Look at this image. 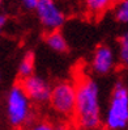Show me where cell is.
I'll return each mask as SVG.
<instances>
[{"label": "cell", "instance_id": "7a4b0ae2", "mask_svg": "<svg viewBox=\"0 0 128 130\" xmlns=\"http://www.w3.org/2000/svg\"><path fill=\"white\" fill-rule=\"evenodd\" d=\"M106 130H127L128 126V89L123 82H118L110 97L106 116L102 118Z\"/></svg>", "mask_w": 128, "mask_h": 130}, {"label": "cell", "instance_id": "ba28073f", "mask_svg": "<svg viewBox=\"0 0 128 130\" xmlns=\"http://www.w3.org/2000/svg\"><path fill=\"white\" fill-rule=\"evenodd\" d=\"M44 41H46L47 46L50 49H52L56 53H65L68 50V42H67L65 37L63 36V33L60 30L48 32L46 37H44Z\"/></svg>", "mask_w": 128, "mask_h": 130}, {"label": "cell", "instance_id": "9c48e42d", "mask_svg": "<svg viewBox=\"0 0 128 130\" xmlns=\"http://www.w3.org/2000/svg\"><path fill=\"white\" fill-rule=\"evenodd\" d=\"M115 2L116 0H85V7L93 17H97L103 14L111 7H114Z\"/></svg>", "mask_w": 128, "mask_h": 130}, {"label": "cell", "instance_id": "8992f818", "mask_svg": "<svg viewBox=\"0 0 128 130\" xmlns=\"http://www.w3.org/2000/svg\"><path fill=\"white\" fill-rule=\"evenodd\" d=\"M20 87L29 97L30 101L37 104L48 103V99L51 95V86L41 76H37L33 74L28 78L21 79Z\"/></svg>", "mask_w": 128, "mask_h": 130}, {"label": "cell", "instance_id": "5bb4252c", "mask_svg": "<svg viewBox=\"0 0 128 130\" xmlns=\"http://www.w3.org/2000/svg\"><path fill=\"white\" fill-rule=\"evenodd\" d=\"M21 2H22V4H24L28 9H34L37 3H38L39 0H21Z\"/></svg>", "mask_w": 128, "mask_h": 130}, {"label": "cell", "instance_id": "5b68a950", "mask_svg": "<svg viewBox=\"0 0 128 130\" xmlns=\"http://www.w3.org/2000/svg\"><path fill=\"white\" fill-rule=\"evenodd\" d=\"M35 12L41 25L47 30H59L65 22V13L56 0H39L35 5Z\"/></svg>", "mask_w": 128, "mask_h": 130}, {"label": "cell", "instance_id": "e0dca14e", "mask_svg": "<svg viewBox=\"0 0 128 130\" xmlns=\"http://www.w3.org/2000/svg\"><path fill=\"white\" fill-rule=\"evenodd\" d=\"M116 2H120V0H116Z\"/></svg>", "mask_w": 128, "mask_h": 130}, {"label": "cell", "instance_id": "2e32d148", "mask_svg": "<svg viewBox=\"0 0 128 130\" xmlns=\"http://www.w3.org/2000/svg\"><path fill=\"white\" fill-rule=\"evenodd\" d=\"M2 3H3V0H0V4H2Z\"/></svg>", "mask_w": 128, "mask_h": 130}, {"label": "cell", "instance_id": "6da1fadb", "mask_svg": "<svg viewBox=\"0 0 128 130\" xmlns=\"http://www.w3.org/2000/svg\"><path fill=\"white\" fill-rule=\"evenodd\" d=\"M76 84V103L73 118L80 129L95 130L102 125L101 93L97 82L89 76H80Z\"/></svg>", "mask_w": 128, "mask_h": 130}, {"label": "cell", "instance_id": "9a60e30c", "mask_svg": "<svg viewBox=\"0 0 128 130\" xmlns=\"http://www.w3.org/2000/svg\"><path fill=\"white\" fill-rule=\"evenodd\" d=\"M7 22H8V19H7V16L4 13H0V32L5 28Z\"/></svg>", "mask_w": 128, "mask_h": 130}, {"label": "cell", "instance_id": "52a82bcc", "mask_svg": "<svg viewBox=\"0 0 128 130\" xmlns=\"http://www.w3.org/2000/svg\"><path fill=\"white\" fill-rule=\"evenodd\" d=\"M115 67V54L107 45H99L92 58V70L98 75H106Z\"/></svg>", "mask_w": 128, "mask_h": 130}, {"label": "cell", "instance_id": "30bf717a", "mask_svg": "<svg viewBox=\"0 0 128 130\" xmlns=\"http://www.w3.org/2000/svg\"><path fill=\"white\" fill-rule=\"evenodd\" d=\"M33 74H34V54L32 51H29L21 59V62L18 64V76L21 79H24Z\"/></svg>", "mask_w": 128, "mask_h": 130}, {"label": "cell", "instance_id": "4fadbf2b", "mask_svg": "<svg viewBox=\"0 0 128 130\" xmlns=\"http://www.w3.org/2000/svg\"><path fill=\"white\" fill-rule=\"evenodd\" d=\"M119 59L123 66L128 63V34H123L119 40Z\"/></svg>", "mask_w": 128, "mask_h": 130}, {"label": "cell", "instance_id": "3957f363", "mask_svg": "<svg viewBox=\"0 0 128 130\" xmlns=\"http://www.w3.org/2000/svg\"><path fill=\"white\" fill-rule=\"evenodd\" d=\"M7 116L9 124L14 127H22L32 120V101L25 92L16 84L11 88L7 96Z\"/></svg>", "mask_w": 128, "mask_h": 130}, {"label": "cell", "instance_id": "277c9868", "mask_svg": "<svg viewBox=\"0 0 128 130\" xmlns=\"http://www.w3.org/2000/svg\"><path fill=\"white\" fill-rule=\"evenodd\" d=\"M51 108L63 117H73L76 103V84L73 82H59L51 88L48 99Z\"/></svg>", "mask_w": 128, "mask_h": 130}, {"label": "cell", "instance_id": "7c38bea8", "mask_svg": "<svg viewBox=\"0 0 128 130\" xmlns=\"http://www.w3.org/2000/svg\"><path fill=\"white\" fill-rule=\"evenodd\" d=\"M26 130H64V129L55 125L54 122H51V121L41 120V121H35L33 124H30Z\"/></svg>", "mask_w": 128, "mask_h": 130}, {"label": "cell", "instance_id": "8fae6325", "mask_svg": "<svg viewBox=\"0 0 128 130\" xmlns=\"http://www.w3.org/2000/svg\"><path fill=\"white\" fill-rule=\"evenodd\" d=\"M115 19L120 24L128 21V0H120L115 7Z\"/></svg>", "mask_w": 128, "mask_h": 130}]
</instances>
